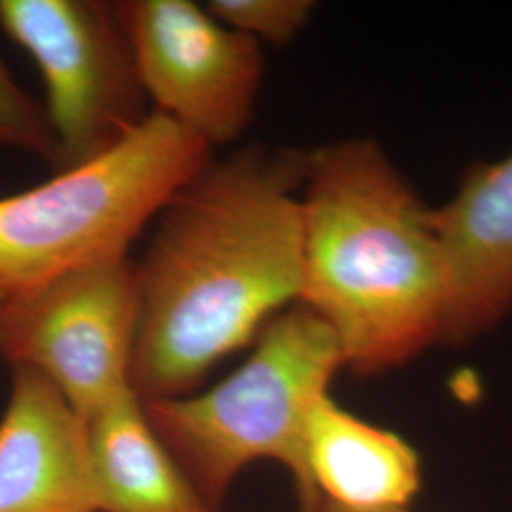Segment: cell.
I'll list each match as a JSON object with an SVG mask.
<instances>
[{"label":"cell","instance_id":"1","mask_svg":"<svg viewBox=\"0 0 512 512\" xmlns=\"http://www.w3.org/2000/svg\"><path fill=\"white\" fill-rule=\"evenodd\" d=\"M306 175L308 150L255 143L211 160L165 203L135 262L129 382L143 403L198 391L300 300Z\"/></svg>","mask_w":512,"mask_h":512},{"label":"cell","instance_id":"2","mask_svg":"<svg viewBox=\"0 0 512 512\" xmlns=\"http://www.w3.org/2000/svg\"><path fill=\"white\" fill-rule=\"evenodd\" d=\"M302 293L344 368L380 376L446 346L448 274L433 209L372 139L308 150Z\"/></svg>","mask_w":512,"mask_h":512},{"label":"cell","instance_id":"3","mask_svg":"<svg viewBox=\"0 0 512 512\" xmlns=\"http://www.w3.org/2000/svg\"><path fill=\"white\" fill-rule=\"evenodd\" d=\"M342 368L332 330L296 302L260 330L251 355L215 387L147 401L143 408L167 452L219 511L239 475L256 461L281 463L296 492L306 486V425Z\"/></svg>","mask_w":512,"mask_h":512},{"label":"cell","instance_id":"4","mask_svg":"<svg viewBox=\"0 0 512 512\" xmlns=\"http://www.w3.org/2000/svg\"><path fill=\"white\" fill-rule=\"evenodd\" d=\"M211 152L152 110L103 156L0 198V285L12 296L74 270L128 258L131 243L211 162Z\"/></svg>","mask_w":512,"mask_h":512},{"label":"cell","instance_id":"5","mask_svg":"<svg viewBox=\"0 0 512 512\" xmlns=\"http://www.w3.org/2000/svg\"><path fill=\"white\" fill-rule=\"evenodd\" d=\"M0 27L42 74L54 173L103 156L150 116L118 2L0 0Z\"/></svg>","mask_w":512,"mask_h":512},{"label":"cell","instance_id":"6","mask_svg":"<svg viewBox=\"0 0 512 512\" xmlns=\"http://www.w3.org/2000/svg\"><path fill=\"white\" fill-rule=\"evenodd\" d=\"M141 315L128 258L59 275L12 294L0 311V357L44 376L82 420L131 389Z\"/></svg>","mask_w":512,"mask_h":512},{"label":"cell","instance_id":"7","mask_svg":"<svg viewBox=\"0 0 512 512\" xmlns=\"http://www.w3.org/2000/svg\"><path fill=\"white\" fill-rule=\"evenodd\" d=\"M118 8L154 112L211 150L241 139L264 78L262 44L192 0H120Z\"/></svg>","mask_w":512,"mask_h":512},{"label":"cell","instance_id":"8","mask_svg":"<svg viewBox=\"0 0 512 512\" xmlns=\"http://www.w3.org/2000/svg\"><path fill=\"white\" fill-rule=\"evenodd\" d=\"M433 222L448 274L446 346L456 348L512 311V152L471 165Z\"/></svg>","mask_w":512,"mask_h":512},{"label":"cell","instance_id":"9","mask_svg":"<svg viewBox=\"0 0 512 512\" xmlns=\"http://www.w3.org/2000/svg\"><path fill=\"white\" fill-rule=\"evenodd\" d=\"M0 512H97L86 421L27 368L0 418Z\"/></svg>","mask_w":512,"mask_h":512},{"label":"cell","instance_id":"10","mask_svg":"<svg viewBox=\"0 0 512 512\" xmlns=\"http://www.w3.org/2000/svg\"><path fill=\"white\" fill-rule=\"evenodd\" d=\"M306 486L351 509L408 507L423 484L416 448L397 433L351 414L323 397L304 433Z\"/></svg>","mask_w":512,"mask_h":512},{"label":"cell","instance_id":"11","mask_svg":"<svg viewBox=\"0 0 512 512\" xmlns=\"http://www.w3.org/2000/svg\"><path fill=\"white\" fill-rule=\"evenodd\" d=\"M86 427L97 512H219L167 452L135 391L99 410Z\"/></svg>","mask_w":512,"mask_h":512},{"label":"cell","instance_id":"12","mask_svg":"<svg viewBox=\"0 0 512 512\" xmlns=\"http://www.w3.org/2000/svg\"><path fill=\"white\" fill-rule=\"evenodd\" d=\"M207 12L232 31L258 44H291L315 12L311 0H211Z\"/></svg>","mask_w":512,"mask_h":512},{"label":"cell","instance_id":"13","mask_svg":"<svg viewBox=\"0 0 512 512\" xmlns=\"http://www.w3.org/2000/svg\"><path fill=\"white\" fill-rule=\"evenodd\" d=\"M0 148L38 156L54 167L57 143L44 105L25 92L0 59Z\"/></svg>","mask_w":512,"mask_h":512},{"label":"cell","instance_id":"14","mask_svg":"<svg viewBox=\"0 0 512 512\" xmlns=\"http://www.w3.org/2000/svg\"><path fill=\"white\" fill-rule=\"evenodd\" d=\"M298 512H412L408 507H393V509H351L338 503H332L327 497L317 492L298 495Z\"/></svg>","mask_w":512,"mask_h":512},{"label":"cell","instance_id":"15","mask_svg":"<svg viewBox=\"0 0 512 512\" xmlns=\"http://www.w3.org/2000/svg\"><path fill=\"white\" fill-rule=\"evenodd\" d=\"M8 298H10V294H8V291L0 285V311L4 310V306H6Z\"/></svg>","mask_w":512,"mask_h":512}]
</instances>
